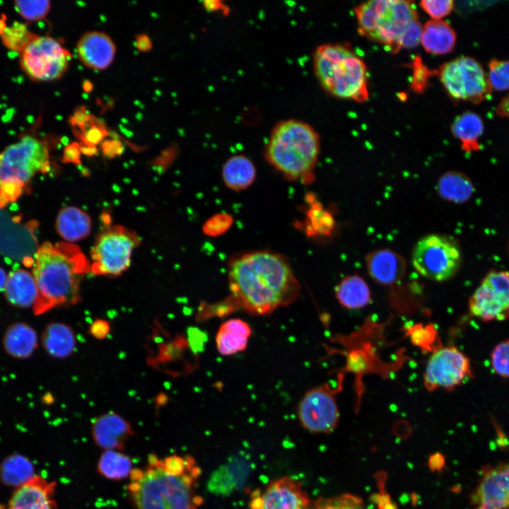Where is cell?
Masks as SVG:
<instances>
[{"label":"cell","mask_w":509,"mask_h":509,"mask_svg":"<svg viewBox=\"0 0 509 509\" xmlns=\"http://www.w3.org/2000/svg\"><path fill=\"white\" fill-rule=\"evenodd\" d=\"M232 303L249 314L266 315L291 305L300 286L288 259L269 250H253L233 256L228 263Z\"/></svg>","instance_id":"1"},{"label":"cell","mask_w":509,"mask_h":509,"mask_svg":"<svg viewBox=\"0 0 509 509\" xmlns=\"http://www.w3.org/2000/svg\"><path fill=\"white\" fill-rule=\"evenodd\" d=\"M201 474L189 455L150 454L144 467L131 470L127 491L135 509H199Z\"/></svg>","instance_id":"2"},{"label":"cell","mask_w":509,"mask_h":509,"mask_svg":"<svg viewBox=\"0 0 509 509\" xmlns=\"http://www.w3.org/2000/svg\"><path fill=\"white\" fill-rule=\"evenodd\" d=\"M88 271L90 264L77 245L68 242L42 244L35 253L33 272L38 291L34 314L78 303L81 279Z\"/></svg>","instance_id":"3"},{"label":"cell","mask_w":509,"mask_h":509,"mask_svg":"<svg viewBox=\"0 0 509 509\" xmlns=\"http://www.w3.org/2000/svg\"><path fill=\"white\" fill-rule=\"evenodd\" d=\"M359 34L397 53L420 43L422 25L414 2L402 0H371L356 6Z\"/></svg>","instance_id":"4"},{"label":"cell","mask_w":509,"mask_h":509,"mask_svg":"<svg viewBox=\"0 0 509 509\" xmlns=\"http://www.w3.org/2000/svg\"><path fill=\"white\" fill-rule=\"evenodd\" d=\"M320 151V136L312 125L286 119L272 127L264 157L287 180L308 184L313 179Z\"/></svg>","instance_id":"5"},{"label":"cell","mask_w":509,"mask_h":509,"mask_svg":"<svg viewBox=\"0 0 509 509\" xmlns=\"http://www.w3.org/2000/svg\"><path fill=\"white\" fill-rule=\"evenodd\" d=\"M312 65L318 82L329 95L358 103L368 99L366 64L350 45L317 46L313 52Z\"/></svg>","instance_id":"6"},{"label":"cell","mask_w":509,"mask_h":509,"mask_svg":"<svg viewBox=\"0 0 509 509\" xmlns=\"http://www.w3.org/2000/svg\"><path fill=\"white\" fill-rule=\"evenodd\" d=\"M49 169V151L45 142L25 136L0 153V185L11 184L24 190L35 174L45 173Z\"/></svg>","instance_id":"7"},{"label":"cell","mask_w":509,"mask_h":509,"mask_svg":"<svg viewBox=\"0 0 509 509\" xmlns=\"http://www.w3.org/2000/svg\"><path fill=\"white\" fill-rule=\"evenodd\" d=\"M438 76L454 100L479 104L491 97L492 90L481 64L469 56H461L442 64Z\"/></svg>","instance_id":"8"},{"label":"cell","mask_w":509,"mask_h":509,"mask_svg":"<svg viewBox=\"0 0 509 509\" xmlns=\"http://www.w3.org/2000/svg\"><path fill=\"white\" fill-rule=\"evenodd\" d=\"M411 262L421 276L433 281H444L458 271L462 255L457 243L452 238L433 233L418 240L412 251Z\"/></svg>","instance_id":"9"},{"label":"cell","mask_w":509,"mask_h":509,"mask_svg":"<svg viewBox=\"0 0 509 509\" xmlns=\"http://www.w3.org/2000/svg\"><path fill=\"white\" fill-rule=\"evenodd\" d=\"M139 243L136 234L124 226L107 228L91 250L90 271L97 275H120L129 267L132 252Z\"/></svg>","instance_id":"10"},{"label":"cell","mask_w":509,"mask_h":509,"mask_svg":"<svg viewBox=\"0 0 509 509\" xmlns=\"http://www.w3.org/2000/svg\"><path fill=\"white\" fill-rule=\"evenodd\" d=\"M71 54L57 40L37 36L21 55L23 70L33 80L50 81L67 71Z\"/></svg>","instance_id":"11"},{"label":"cell","mask_w":509,"mask_h":509,"mask_svg":"<svg viewBox=\"0 0 509 509\" xmlns=\"http://www.w3.org/2000/svg\"><path fill=\"white\" fill-rule=\"evenodd\" d=\"M469 310L483 321H503L509 317V272L492 269L469 299Z\"/></svg>","instance_id":"12"},{"label":"cell","mask_w":509,"mask_h":509,"mask_svg":"<svg viewBox=\"0 0 509 509\" xmlns=\"http://www.w3.org/2000/svg\"><path fill=\"white\" fill-rule=\"evenodd\" d=\"M472 377L468 356L456 346H449L437 349L431 355L424 373V385L429 391L440 387L452 390Z\"/></svg>","instance_id":"13"},{"label":"cell","mask_w":509,"mask_h":509,"mask_svg":"<svg viewBox=\"0 0 509 509\" xmlns=\"http://www.w3.org/2000/svg\"><path fill=\"white\" fill-rule=\"evenodd\" d=\"M297 413L302 426L314 433H330L339 418L335 397L327 385L307 391L298 405Z\"/></svg>","instance_id":"14"},{"label":"cell","mask_w":509,"mask_h":509,"mask_svg":"<svg viewBox=\"0 0 509 509\" xmlns=\"http://www.w3.org/2000/svg\"><path fill=\"white\" fill-rule=\"evenodd\" d=\"M307 493L295 479L283 476L271 481L264 490L252 493L249 509H311Z\"/></svg>","instance_id":"15"},{"label":"cell","mask_w":509,"mask_h":509,"mask_svg":"<svg viewBox=\"0 0 509 509\" xmlns=\"http://www.w3.org/2000/svg\"><path fill=\"white\" fill-rule=\"evenodd\" d=\"M472 501L477 509L509 508V464L485 470Z\"/></svg>","instance_id":"16"},{"label":"cell","mask_w":509,"mask_h":509,"mask_svg":"<svg viewBox=\"0 0 509 509\" xmlns=\"http://www.w3.org/2000/svg\"><path fill=\"white\" fill-rule=\"evenodd\" d=\"M57 483L36 474L14 488L6 509H57Z\"/></svg>","instance_id":"17"},{"label":"cell","mask_w":509,"mask_h":509,"mask_svg":"<svg viewBox=\"0 0 509 509\" xmlns=\"http://www.w3.org/2000/svg\"><path fill=\"white\" fill-rule=\"evenodd\" d=\"M116 46L105 33L91 30L83 34L76 44L78 59L87 68L103 70L112 63Z\"/></svg>","instance_id":"18"},{"label":"cell","mask_w":509,"mask_h":509,"mask_svg":"<svg viewBox=\"0 0 509 509\" xmlns=\"http://www.w3.org/2000/svg\"><path fill=\"white\" fill-rule=\"evenodd\" d=\"M133 434L129 422L115 412L100 415L92 421V438L103 450H123Z\"/></svg>","instance_id":"19"},{"label":"cell","mask_w":509,"mask_h":509,"mask_svg":"<svg viewBox=\"0 0 509 509\" xmlns=\"http://www.w3.org/2000/svg\"><path fill=\"white\" fill-rule=\"evenodd\" d=\"M250 473L248 462L242 457L233 456L211 473L207 488L216 496H228L242 488Z\"/></svg>","instance_id":"20"},{"label":"cell","mask_w":509,"mask_h":509,"mask_svg":"<svg viewBox=\"0 0 509 509\" xmlns=\"http://www.w3.org/2000/svg\"><path fill=\"white\" fill-rule=\"evenodd\" d=\"M370 276L378 283L390 286L399 282L406 271V262L400 254L390 249H378L365 257Z\"/></svg>","instance_id":"21"},{"label":"cell","mask_w":509,"mask_h":509,"mask_svg":"<svg viewBox=\"0 0 509 509\" xmlns=\"http://www.w3.org/2000/svg\"><path fill=\"white\" fill-rule=\"evenodd\" d=\"M2 344L5 352L14 358L30 357L37 347L35 330L28 323L17 322L8 325L5 330Z\"/></svg>","instance_id":"22"},{"label":"cell","mask_w":509,"mask_h":509,"mask_svg":"<svg viewBox=\"0 0 509 509\" xmlns=\"http://www.w3.org/2000/svg\"><path fill=\"white\" fill-rule=\"evenodd\" d=\"M252 329L243 320L233 318L223 322L215 337L216 349L222 356H231L244 351Z\"/></svg>","instance_id":"23"},{"label":"cell","mask_w":509,"mask_h":509,"mask_svg":"<svg viewBox=\"0 0 509 509\" xmlns=\"http://www.w3.org/2000/svg\"><path fill=\"white\" fill-rule=\"evenodd\" d=\"M457 34L450 23L443 20H430L422 26L420 43L428 53L442 55L452 51Z\"/></svg>","instance_id":"24"},{"label":"cell","mask_w":509,"mask_h":509,"mask_svg":"<svg viewBox=\"0 0 509 509\" xmlns=\"http://www.w3.org/2000/svg\"><path fill=\"white\" fill-rule=\"evenodd\" d=\"M4 291L6 298L11 305L22 308L33 307L38 295L33 275L23 269L9 274Z\"/></svg>","instance_id":"25"},{"label":"cell","mask_w":509,"mask_h":509,"mask_svg":"<svg viewBox=\"0 0 509 509\" xmlns=\"http://www.w3.org/2000/svg\"><path fill=\"white\" fill-rule=\"evenodd\" d=\"M484 131L481 117L471 111L458 115L451 125L452 135L460 141L464 152L472 153L481 149L479 140Z\"/></svg>","instance_id":"26"},{"label":"cell","mask_w":509,"mask_h":509,"mask_svg":"<svg viewBox=\"0 0 509 509\" xmlns=\"http://www.w3.org/2000/svg\"><path fill=\"white\" fill-rule=\"evenodd\" d=\"M57 233L68 242L86 238L91 230V220L88 213L75 206H67L58 213L56 221Z\"/></svg>","instance_id":"27"},{"label":"cell","mask_w":509,"mask_h":509,"mask_svg":"<svg viewBox=\"0 0 509 509\" xmlns=\"http://www.w3.org/2000/svg\"><path fill=\"white\" fill-rule=\"evenodd\" d=\"M221 175L228 188L233 191H241L254 182L256 168L253 162L246 156L234 155L224 163Z\"/></svg>","instance_id":"28"},{"label":"cell","mask_w":509,"mask_h":509,"mask_svg":"<svg viewBox=\"0 0 509 509\" xmlns=\"http://www.w3.org/2000/svg\"><path fill=\"white\" fill-rule=\"evenodd\" d=\"M41 343L49 356L59 358L70 356L76 346L74 331L62 322L48 324L42 332Z\"/></svg>","instance_id":"29"},{"label":"cell","mask_w":509,"mask_h":509,"mask_svg":"<svg viewBox=\"0 0 509 509\" xmlns=\"http://www.w3.org/2000/svg\"><path fill=\"white\" fill-rule=\"evenodd\" d=\"M436 192L440 198L454 204H464L472 197L474 186L464 173L450 170L443 174L436 184Z\"/></svg>","instance_id":"30"},{"label":"cell","mask_w":509,"mask_h":509,"mask_svg":"<svg viewBox=\"0 0 509 509\" xmlns=\"http://www.w3.org/2000/svg\"><path fill=\"white\" fill-rule=\"evenodd\" d=\"M334 292L339 303L349 309L363 308L371 300L368 285L358 274H351L343 278L335 287Z\"/></svg>","instance_id":"31"},{"label":"cell","mask_w":509,"mask_h":509,"mask_svg":"<svg viewBox=\"0 0 509 509\" xmlns=\"http://www.w3.org/2000/svg\"><path fill=\"white\" fill-rule=\"evenodd\" d=\"M35 475L33 462L21 454H11L0 463V482L6 486L16 488Z\"/></svg>","instance_id":"32"},{"label":"cell","mask_w":509,"mask_h":509,"mask_svg":"<svg viewBox=\"0 0 509 509\" xmlns=\"http://www.w3.org/2000/svg\"><path fill=\"white\" fill-rule=\"evenodd\" d=\"M97 472L111 481H121L129 477L133 469L131 458L119 450H106L100 454L97 462Z\"/></svg>","instance_id":"33"},{"label":"cell","mask_w":509,"mask_h":509,"mask_svg":"<svg viewBox=\"0 0 509 509\" xmlns=\"http://www.w3.org/2000/svg\"><path fill=\"white\" fill-rule=\"evenodd\" d=\"M37 35L31 33L26 25L15 22L12 26L6 28L1 35L6 47L12 52L22 53Z\"/></svg>","instance_id":"34"},{"label":"cell","mask_w":509,"mask_h":509,"mask_svg":"<svg viewBox=\"0 0 509 509\" xmlns=\"http://www.w3.org/2000/svg\"><path fill=\"white\" fill-rule=\"evenodd\" d=\"M487 78L493 90H509V60L493 59L488 64Z\"/></svg>","instance_id":"35"},{"label":"cell","mask_w":509,"mask_h":509,"mask_svg":"<svg viewBox=\"0 0 509 509\" xmlns=\"http://www.w3.org/2000/svg\"><path fill=\"white\" fill-rule=\"evenodd\" d=\"M311 509H366L362 500L351 494L319 498Z\"/></svg>","instance_id":"36"},{"label":"cell","mask_w":509,"mask_h":509,"mask_svg":"<svg viewBox=\"0 0 509 509\" xmlns=\"http://www.w3.org/2000/svg\"><path fill=\"white\" fill-rule=\"evenodd\" d=\"M491 365L495 373L509 378V339L499 342L491 351Z\"/></svg>","instance_id":"37"},{"label":"cell","mask_w":509,"mask_h":509,"mask_svg":"<svg viewBox=\"0 0 509 509\" xmlns=\"http://www.w3.org/2000/svg\"><path fill=\"white\" fill-rule=\"evenodd\" d=\"M50 1H16V11L28 21H37L44 18L49 11Z\"/></svg>","instance_id":"38"},{"label":"cell","mask_w":509,"mask_h":509,"mask_svg":"<svg viewBox=\"0 0 509 509\" xmlns=\"http://www.w3.org/2000/svg\"><path fill=\"white\" fill-rule=\"evenodd\" d=\"M419 5L432 20H442L452 11L455 6L452 0H423Z\"/></svg>","instance_id":"39"},{"label":"cell","mask_w":509,"mask_h":509,"mask_svg":"<svg viewBox=\"0 0 509 509\" xmlns=\"http://www.w3.org/2000/svg\"><path fill=\"white\" fill-rule=\"evenodd\" d=\"M415 72L414 79L412 82L413 86L417 88L418 84L421 83L422 90L426 86V82L427 81V76H429L430 71L425 67L420 61L416 62Z\"/></svg>","instance_id":"40"},{"label":"cell","mask_w":509,"mask_h":509,"mask_svg":"<svg viewBox=\"0 0 509 509\" xmlns=\"http://www.w3.org/2000/svg\"><path fill=\"white\" fill-rule=\"evenodd\" d=\"M203 6L209 12H221L224 16H227L230 13V8L223 1H204Z\"/></svg>","instance_id":"41"},{"label":"cell","mask_w":509,"mask_h":509,"mask_svg":"<svg viewBox=\"0 0 509 509\" xmlns=\"http://www.w3.org/2000/svg\"><path fill=\"white\" fill-rule=\"evenodd\" d=\"M108 331L109 326L107 322L103 320L95 322L90 327L91 334L98 339L105 337L108 333Z\"/></svg>","instance_id":"42"},{"label":"cell","mask_w":509,"mask_h":509,"mask_svg":"<svg viewBox=\"0 0 509 509\" xmlns=\"http://www.w3.org/2000/svg\"><path fill=\"white\" fill-rule=\"evenodd\" d=\"M103 131L98 127H93L86 134V141L90 144H98L103 138Z\"/></svg>","instance_id":"43"},{"label":"cell","mask_w":509,"mask_h":509,"mask_svg":"<svg viewBox=\"0 0 509 509\" xmlns=\"http://www.w3.org/2000/svg\"><path fill=\"white\" fill-rule=\"evenodd\" d=\"M496 114L501 117L509 119V94L503 98L498 103Z\"/></svg>","instance_id":"44"},{"label":"cell","mask_w":509,"mask_h":509,"mask_svg":"<svg viewBox=\"0 0 509 509\" xmlns=\"http://www.w3.org/2000/svg\"><path fill=\"white\" fill-rule=\"evenodd\" d=\"M78 156L79 151L78 148L74 146V144L68 146L64 151V158L68 162H74L78 159Z\"/></svg>","instance_id":"45"},{"label":"cell","mask_w":509,"mask_h":509,"mask_svg":"<svg viewBox=\"0 0 509 509\" xmlns=\"http://www.w3.org/2000/svg\"><path fill=\"white\" fill-rule=\"evenodd\" d=\"M7 276H8L6 275L5 271L0 267V291L4 290Z\"/></svg>","instance_id":"46"},{"label":"cell","mask_w":509,"mask_h":509,"mask_svg":"<svg viewBox=\"0 0 509 509\" xmlns=\"http://www.w3.org/2000/svg\"><path fill=\"white\" fill-rule=\"evenodd\" d=\"M6 23L4 18H0V35H1L6 29Z\"/></svg>","instance_id":"47"},{"label":"cell","mask_w":509,"mask_h":509,"mask_svg":"<svg viewBox=\"0 0 509 509\" xmlns=\"http://www.w3.org/2000/svg\"><path fill=\"white\" fill-rule=\"evenodd\" d=\"M475 509H477V508H475Z\"/></svg>","instance_id":"48"}]
</instances>
